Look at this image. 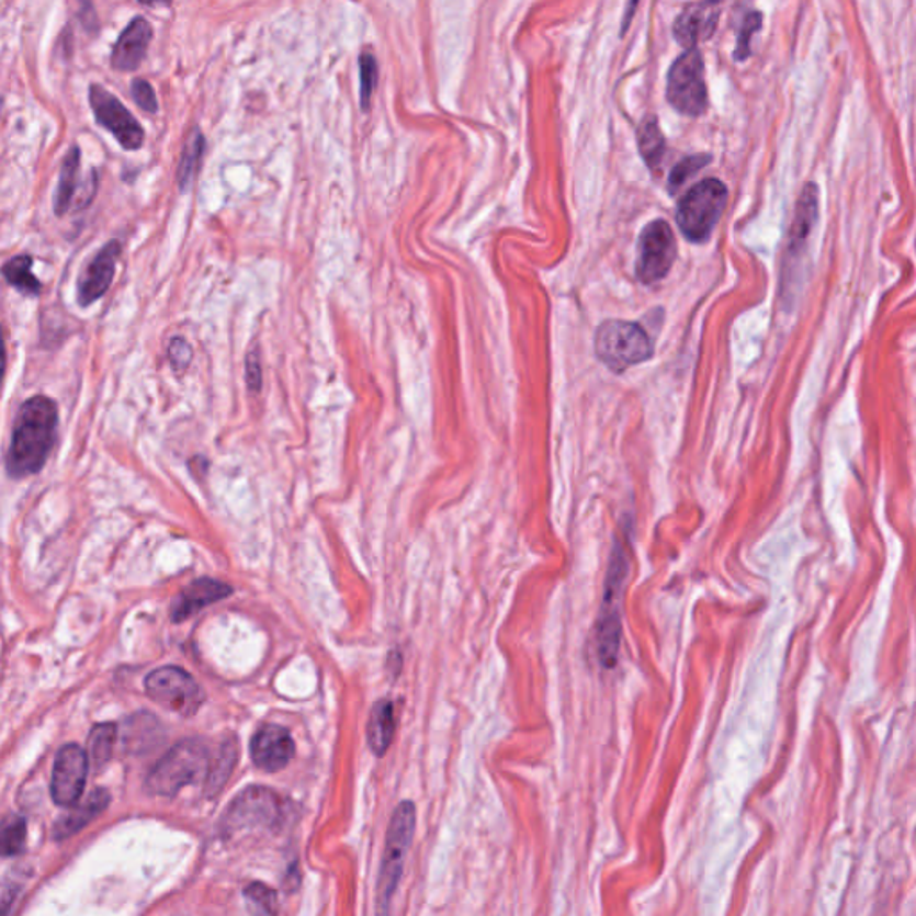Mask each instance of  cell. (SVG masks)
<instances>
[{"label": "cell", "mask_w": 916, "mask_h": 916, "mask_svg": "<svg viewBox=\"0 0 916 916\" xmlns=\"http://www.w3.org/2000/svg\"><path fill=\"white\" fill-rule=\"evenodd\" d=\"M56 428L58 408L47 396H34L19 408L5 455L13 478L36 475L44 467L56 441Z\"/></svg>", "instance_id": "6da1fadb"}, {"label": "cell", "mask_w": 916, "mask_h": 916, "mask_svg": "<svg viewBox=\"0 0 916 916\" xmlns=\"http://www.w3.org/2000/svg\"><path fill=\"white\" fill-rule=\"evenodd\" d=\"M414 833H416V805L410 800H403L388 822L384 858H382L378 886H376V916H391L394 893L402 881L405 858L412 845Z\"/></svg>", "instance_id": "7a4b0ae2"}, {"label": "cell", "mask_w": 916, "mask_h": 916, "mask_svg": "<svg viewBox=\"0 0 916 916\" xmlns=\"http://www.w3.org/2000/svg\"><path fill=\"white\" fill-rule=\"evenodd\" d=\"M210 750L206 743L190 737L178 743L150 770L146 788L150 795L176 796L184 785L200 782L210 776Z\"/></svg>", "instance_id": "3957f363"}, {"label": "cell", "mask_w": 916, "mask_h": 916, "mask_svg": "<svg viewBox=\"0 0 916 916\" xmlns=\"http://www.w3.org/2000/svg\"><path fill=\"white\" fill-rule=\"evenodd\" d=\"M595 348L607 367L621 373L654 354L651 337L629 320H607L598 328Z\"/></svg>", "instance_id": "277c9868"}, {"label": "cell", "mask_w": 916, "mask_h": 916, "mask_svg": "<svg viewBox=\"0 0 916 916\" xmlns=\"http://www.w3.org/2000/svg\"><path fill=\"white\" fill-rule=\"evenodd\" d=\"M282 816L283 800L278 793L262 785H251L238 793L224 813L220 833L231 838L248 830L272 829L280 824Z\"/></svg>", "instance_id": "5b68a950"}, {"label": "cell", "mask_w": 916, "mask_h": 916, "mask_svg": "<svg viewBox=\"0 0 916 916\" xmlns=\"http://www.w3.org/2000/svg\"><path fill=\"white\" fill-rule=\"evenodd\" d=\"M727 203V186L720 180L709 178L700 181L683 195L679 204V223L682 234L691 242L708 240Z\"/></svg>", "instance_id": "8992f818"}, {"label": "cell", "mask_w": 916, "mask_h": 916, "mask_svg": "<svg viewBox=\"0 0 916 916\" xmlns=\"http://www.w3.org/2000/svg\"><path fill=\"white\" fill-rule=\"evenodd\" d=\"M629 563H626L625 550L617 549L612 553L611 567L607 575V592L601 614L597 621L595 632V645L597 655L603 668H612L617 663L618 648H620V607L623 584L626 580Z\"/></svg>", "instance_id": "52a82bcc"}, {"label": "cell", "mask_w": 916, "mask_h": 916, "mask_svg": "<svg viewBox=\"0 0 916 916\" xmlns=\"http://www.w3.org/2000/svg\"><path fill=\"white\" fill-rule=\"evenodd\" d=\"M666 95L677 112L699 117L708 108V88L703 59L699 49L686 50L677 58L668 73Z\"/></svg>", "instance_id": "ba28073f"}, {"label": "cell", "mask_w": 916, "mask_h": 916, "mask_svg": "<svg viewBox=\"0 0 916 916\" xmlns=\"http://www.w3.org/2000/svg\"><path fill=\"white\" fill-rule=\"evenodd\" d=\"M150 699L181 716H192L203 703V691L192 675L178 666L155 669L146 679Z\"/></svg>", "instance_id": "9c48e42d"}, {"label": "cell", "mask_w": 916, "mask_h": 916, "mask_svg": "<svg viewBox=\"0 0 916 916\" xmlns=\"http://www.w3.org/2000/svg\"><path fill=\"white\" fill-rule=\"evenodd\" d=\"M88 99L99 126L104 127L117 138L126 150H138L144 146L146 133L140 122L122 104L121 99L108 92L102 84L93 83L88 90Z\"/></svg>", "instance_id": "30bf717a"}, {"label": "cell", "mask_w": 916, "mask_h": 916, "mask_svg": "<svg viewBox=\"0 0 916 916\" xmlns=\"http://www.w3.org/2000/svg\"><path fill=\"white\" fill-rule=\"evenodd\" d=\"M677 257L675 235L665 220H654L648 224L640 237V258L635 265V274L643 283H655L663 280L674 265Z\"/></svg>", "instance_id": "8fae6325"}, {"label": "cell", "mask_w": 916, "mask_h": 916, "mask_svg": "<svg viewBox=\"0 0 916 916\" xmlns=\"http://www.w3.org/2000/svg\"><path fill=\"white\" fill-rule=\"evenodd\" d=\"M88 756L76 743H68L56 756L54 762L50 795L61 807H72L83 795L87 784Z\"/></svg>", "instance_id": "7c38bea8"}, {"label": "cell", "mask_w": 916, "mask_h": 916, "mask_svg": "<svg viewBox=\"0 0 916 916\" xmlns=\"http://www.w3.org/2000/svg\"><path fill=\"white\" fill-rule=\"evenodd\" d=\"M122 244L118 240H110L104 248L95 252V257L83 267L78 278V303L79 306L93 305L101 299L115 278L117 260L121 257Z\"/></svg>", "instance_id": "4fadbf2b"}, {"label": "cell", "mask_w": 916, "mask_h": 916, "mask_svg": "<svg viewBox=\"0 0 916 916\" xmlns=\"http://www.w3.org/2000/svg\"><path fill=\"white\" fill-rule=\"evenodd\" d=\"M294 751L296 745L291 733L274 723L262 725L251 739V759L255 767L269 773L283 770L292 761Z\"/></svg>", "instance_id": "5bb4252c"}, {"label": "cell", "mask_w": 916, "mask_h": 916, "mask_svg": "<svg viewBox=\"0 0 916 916\" xmlns=\"http://www.w3.org/2000/svg\"><path fill=\"white\" fill-rule=\"evenodd\" d=\"M150 39H152V27L149 22L144 16H135L113 45L110 64L118 72H133L146 58Z\"/></svg>", "instance_id": "9a60e30c"}, {"label": "cell", "mask_w": 916, "mask_h": 916, "mask_svg": "<svg viewBox=\"0 0 916 916\" xmlns=\"http://www.w3.org/2000/svg\"><path fill=\"white\" fill-rule=\"evenodd\" d=\"M231 592H234V589L228 584L220 583V580L197 578L180 592V597L176 598L174 603H172V611H170V620L174 623L189 620V618L195 617L197 612L203 611L204 607L228 598Z\"/></svg>", "instance_id": "2e32d148"}, {"label": "cell", "mask_w": 916, "mask_h": 916, "mask_svg": "<svg viewBox=\"0 0 916 916\" xmlns=\"http://www.w3.org/2000/svg\"><path fill=\"white\" fill-rule=\"evenodd\" d=\"M720 5L689 4L677 16L674 24V36L688 50L697 49V44L709 38L716 30Z\"/></svg>", "instance_id": "e0dca14e"}, {"label": "cell", "mask_w": 916, "mask_h": 916, "mask_svg": "<svg viewBox=\"0 0 916 916\" xmlns=\"http://www.w3.org/2000/svg\"><path fill=\"white\" fill-rule=\"evenodd\" d=\"M110 800L112 799H110V793L106 790H102V788L93 790L87 796V800L72 805L70 811L65 813L54 824L53 839H56V841H65V839L70 838L73 834H78L79 830L84 829L87 825L92 824L93 819L106 811L108 805H110Z\"/></svg>", "instance_id": "ac0fdd59"}, {"label": "cell", "mask_w": 916, "mask_h": 916, "mask_svg": "<svg viewBox=\"0 0 916 916\" xmlns=\"http://www.w3.org/2000/svg\"><path fill=\"white\" fill-rule=\"evenodd\" d=\"M79 169H81V149L72 146L65 155L59 169L58 189L54 194V214L64 217L72 208L73 195L79 189Z\"/></svg>", "instance_id": "d6986e66"}, {"label": "cell", "mask_w": 916, "mask_h": 916, "mask_svg": "<svg viewBox=\"0 0 916 916\" xmlns=\"http://www.w3.org/2000/svg\"><path fill=\"white\" fill-rule=\"evenodd\" d=\"M816 217H818V189L810 183L800 194L799 203H796L795 217H793L790 231V252L799 251L804 246L811 229L815 226Z\"/></svg>", "instance_id": "ffe728a7"}, {"label": "cell", "mask_w": 916, "mask_h": 916, "mask_svg": "<svg viewBox=\"0 0 916 916\" xmlns=\"http://www.w3.org/2000/svg\"><path fill=\"white\" fill-rule=\"evenodd\" d=\"M396 731V717L391 700H380L374 703L367 723V743L376 756H384L393 743Z\"/></svg>", "instance_id": "44dd1931"}, {"label": "cell", "mask_w": 916, "mask_h": 916, "mask_svg": "<svg viewBox=\"0 0 916 916\" xmlns=\"http://www.w3.org/2000/svg\"><path fill=\"white\" fill-rule=\"evenodd\" d=\"M2 274H4L5 282L10 283L20 294L31 297L39 296L42 283L33 274V257H30V255H19V257L10 258L2 265Z\"/></svg>", "instance_id": "7402d4cb"}, {"label": "cell", "mask_w": 916, "mask_h": 916, "mask_svg": "<svg viewBox=\"0 0 916 916\" xmlns=\"http://www.w3.org/2000/svg\"><path fill=\"white\" fill-rule=\"evenodd\" d=\"M203 132L200 127H194L190 132L189 138L184 142L183 152H181L180 167H178V183H180L181 192L189 189L195 176L200 172L201 161H203L204 152Z\"/></svg>", "instance_id": "603a6c76"}, {"label": "cell", "mask_w": 916, "mask_h": 916, "mask_svg": "<svg viewBox=\"0 0 916 916\" xmlns=\"http://www.w3.org/2000/svg\"><path fill=\"white\" fill-rule=\"evenodd\" d=\"M637 140H640V152L645 158L646 166L651 169H657L663 161V156H665L666 140L660 133L659 122L654 115L641 122L640 129H637Z\"/></svg>", "instance_id": "cb8c5ba5"}, {"label": "cell", "mask_w": 916, "mask_h": 916, "mask_svg": "<svg viewBox=\"0 0 916 916\" xmlns=\"http://www.w3.org/2000/svg\"><path fill=\"white\" fill-rule=\"evenodd\" d=\"M117 742V727L113 723H99L88 737V757L93 767L102 768L112 759Z\"/></svg>", "instance_id": "d4e9b609"}, {"label": "cell", "mask_w": 916, "mask_h": 916, "mask_svg": "<svg viewBox=\"0 0 916 916\" xmlns=\"http://www.w3.org/2000/svg\"><path fill=\"white\" fill-rule=\"evenodd\" d=\"M244 897L248 901L249 912L255 916H276L278 893L263 883H251L244 890Z\"/></svg>", "instance_id": "484cf974"}, {"label": "cell", "mask_w": 916, "mask_h": 916, "mask_svg": "<svg viewBox=\"0 0 916 916\" xmlns=\"http://www.w3.org/2000/svg\"><path fill=\"white\" fill-rule=\"evenodd\" d=\"M25 836H27V825L24 818L10 816L5 819L2 825V856L4 858L19 856L24 850Z\"/></svg>", "instance_id": "4316f807"}, {"label": "cell", "mask_w": 916, "mask_h": 916, "mask_svg": "<svg viewBox=\"0 0 916 916\" xmlns=\"http://www.w3.org/2000/svg\"><path fill=\"white\" fill-rule=\"evenodd\" d=\"M235 762H237V745H224L223 750L218 751V757L215 759V765L210 770L208 788L212 791H218L223 788L224 782L228 781L231 771H234Z\"/></svg>", "instance_id": "83f0119b"}, {"label": "cell", "mask_w": 916, "mask_h": 916, "mask_svg": "<svg viewBox=\"0 0 916 916\" xmlns=\"http://www.w3.org/2000/svg\"><path fill=\"white\" fill-rule=\"evenodd\" d=\"M360 67V101L362 108L369 110L371 106V98H373L374 88L378 83V64L373 54L364 53L359 59Z\"/></svg>", "instance_id": "f1b7e54d"}, {"label": "cell", "mask_w": 916, "mask_h": 916, "mask_svg": "<svg viewBox=\"0 0 916 916\" xmlns=\"http://www.w3.org/2000/svg\"><path fill=\"white\" fill-rule=\"evenodd\" d=\"M709 161H711V158L708 155L688 156V158H683L680 163L674 167L671 174H669V192L675 194L689 178H693L699 170L708 166Z\"/></svg>", "instance_id": "f546056e"}, {"label": "cell", "mask_w": 916, "mask_h": 916, "mask_svg": "<svg viewBox=\"0 0 916 916\" xmlns=\"http://www.w3.org/2000/svg\"><path fill=\"white\" fill-rule=\"evenodd\" d=\"M761 13H757V11H751L743 20L742 31H739V36H737V49L734 53V56L739 61L748 58V54H750L751 34L757 33V30L761 27Z\"/></svg>", "instance_id": "4dcf8cb0"}, {"label": "cell", "mask_w": 916, "mask_h": 916, "mask_svg": "<svg viewBox=\"0 0 916 916\" xmlns=\"http://www.w3.org/2000/svg\"><path fill=\"white\" fill-rule=\"evenodd\" d=\"M133 101L144 110V112L155 115L158 112V99H156L155 88L150 87L149 81L144 78H135L132 83Z\"/></svg>", "instance_id": "1f68e13d"}, {"label": "cell", "mask_w": 916, "mask_h": 916, "mask_svg": "<svg viewBox=\"0 0 916 916\" xmlns=\"http://www.w3.org/2000/svg\"><path fill=\"white\" fill-rule=\"evenodd\" d=\"M192 357H194V351H192V346L186 342V339H183V337H174V339L170 340L169 359L174 371L180 373V371L189 367L190 362H192Z\"/></svg>", "instance_id": "d6a6232c"}, {"label": "cell", "mask_w": 916, "mask_h": 916, "mask_svg": "<svg viewBox=\"0 0 916 916\" xmlns=\"http://www.w3.org/2000/svg\"><path fill=\"white\" fill-rule=\"evenodd\" d=\"M246 382L251 393H260L262 388V364L258 350H252L246 359Z\"/></svg>", "instance_id": "836d02e7"}]
</instances>
